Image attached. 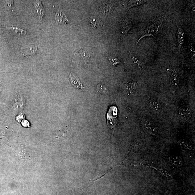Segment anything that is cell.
<instances>
[{
  "instance_id": "obj_1",
  "label": "cell",
  "mask_w": 195,
  "mask_h": 195,
  "mask_svg": "<svg viewBox=\"0 0 195 195\" xmlns=\"http://www.w3.org/2000/svg\"><path fill=\"white\" fill-rule=\"evenodd\" d=\"M164 22L163 18H159L149 26L147 27L143 35L139 38L137 44L144 37L147 36L155 37L158 35L162 30L164 27Z\"/></svg>"
},
{
  "instance_id": "obj_2",
  "label": "cell",
  "mask_w": 195,
  "mask_h": 195,
  "mask_svg": "<svg viewBox=\"0 0 195 195\" xmlns=\"http://www.w3.org/2000/svg\"><path fill=\"white\" fill-rule=\"evenodd\" d=\"M37 50V46L35 45H27L23 47L21 52L25 57H31L35 54Z\"/></svg>"
},
{
  "instance_id": "obj_3",
  "label": "cell",
  "mask_w": 195,
  "mask_h": 195,
  "mask_svg": "<svg viewBox=\"0 0 195 195\" xmlns=\"http://www.w3.org/2000/svg\"><path fill=\"white\" fill-rule=\"evenodd\" d=\"M180 82L179 74L177 71L174 70L170 78V85L172 90L176 91L179 86Z\"/></svg>"
},
{
  "instance_id": "obj_4",
  "label": "cell",
  "mask_w": 195,
  "mask_h": 195,
  "mask_svg": "<svg viewBox=\"0 0 195 195\" xmlns=\"http://www.w3.org/2000/svg\"><path fill=\"white\" fill-rule=\"evenodd\" d=\"M34 6L35 10L36 11L38 16L39 17L40 21L42 20V18L45 14V11L43 6H42L41 2L40 1H35L34 3Z\"/></svg>"
},
{
  "instance_id": "obj_5",
  "label": "cell",
  "mask_w": 195,
  "mask_h": 195,
  "mask_svg": "<svg viewBox=\"0 0 195 195\" xmlns=\"http://www.w3.org/2000/svg\"><path fill=\"white\" fill-rule=\"evenodd\" d=\"M17 154L19 158L21 159H29L31 154L29 150L25 147H20L17 150Z\"/></svg>"
},
{
  "instance_id": "obj_6",
  "label": "cell",
  "mask_w": 195,
  "mask_h": 195,
  "mask_svg": "<svg viewBox=\"0 0 195 195\" xmlns=\"http://www.w3.org/2000/svg\"><path fill=\"white\" fill-rule=\"evenodd\" d=\"M143 124L145 128L148 132L155 135H157L158 134L157 129L151 122L149 120L145 119L143 121Z\"/></svg>"
},
{
  "instance_id": "obj_7",
  "label": "cell",
  "mask_w": 195,
  "mask_h": 195,
  "mask_svg": "<svg viewBox=\"0 0 195 195\" xmlns=\"http://www.w3.org/2000/svg\"><path fill=\"white\" fill-rule=\"evenodd\" d=\"M132 21L128 18H126L123 22L121 27V32L122 34L127 35L128 31L133 26Z\"/></svg>"
},
{
  "instance_id": "obj_8",
  "label": "cell",
  "mask_w": 195,
  "mask_h": 195,
  "mask_svg": "<svg viewBox=\"0 0 195 195\" xmlns=\"http://www.w3.org/2000/svg\"><path fill=\"white\" fill-rule=\"evenodd\" d=\"M8 33L14 35H26L27 31L20 27H6Z\"/></svg>"
},
{
  "instance_id": "obj_9",
  "label": "cell",
  "mask_w": 195,
  "mask_h": 195,
  "mask_svg": "<svg viewBox=\"0 0 195 195\" xmlns=\"http://www.w3.org/2000/svg\"><path fill=\"white\" fill-rule=\"evenodd\" d=\"M177 39L178 48L180 52L185 41V33L183 29L181 27H179L177 30Z\"/></svg>"
},
{
  "instance_id": "obj_10",
  "label": "cell",
  "mask_w": 195,
  "mask_h": 195,
  "mask_svg": "<svg viewBox=\"0 0 195 195\" xmlns=\"http://www.w3.org/2000/svg\"><path fill=\"white\" fill-rule=\"evenodd\" d=\"M70 76L71 83L75 88L81 89H84L83 85L77 76H75L72 73V69H71V73Z\"/></svg>"
},
{
  "instance_id": "obj_11",
  "label": "cell",
  "mask_w": 195,
  "mask_h": 195,
  "mask_svg": "<svg viewBox=\"0 0 195 195\" xmlns=\"http://www.w3.org/2000/svg\"><path fill=\"white\" fill-rule=\"evenodd\" d=\"M179 114L181 118L187 120L190 117V110L187 107H182L180 108L179 110Z\"/></svg>"
},
{
  "instance_id": "obj_12",
  "label": "cell",
  "mask_w": 195,
  "mask_h": 195,
  "mask_svg": "<svg viewBox=\"0 0 195 195\" xmlns=\"http://www.w3.org/2000/svg\"><path fill=\"white\" fill-rule=\"evenodd\" d=\"M89 22L94 27H98L103 26V23L102 21L94 16H91L89 19Z\"/></svg>"
},
{
  "instance_id": "obj_13",
  "label": "cell",
  "mask_w": 195,
  "mask_h": 195,
  "mask_svg": "<svg viewBox=\"0 0 195 195\" xmlns=\"http://www.w3.org/2000/svg\"><path fill=\"white\" fill-rule=\"evenodd\" d=\"M56 22L58 23H66L68 22L67 18L64 13L61 10L59 9L56 14Z\"/></svg>"
},
{
  "instance_id": "obj_14",
  "label": "cell",
  "mask_w": 195,
  "mask_h": 195,
  "mask_svg": "<svg viewBox=\"0 0 195 195\" xmlns=\"http://www.w3.org/2000/svg\"><path fill=\"white\" fill-rule=\"evenodd\" d=\"M178 145L182 149L186 150H190L192 149V146L189 142L184 140H181L178 142Z\"/></svg>"
},
{
  "instance_id": "obj_15",
  "label": "cell",
  "mask_w": 195,
  "mask_h": 195,
  "mask_svg": "<svg viewBox=\"0 0 195 195\" xmlns=\"http://www.w3.org/2000/svg\"><path fill=\"white\" fill-rule=\"evenodd\" d=\"M169 162L176 166H180L182 164V161L181 158L177 156H170L169 158Z\"/></svg>"
},
{
  "instance_id": "obj_16",
  "label": "cell",
  "mask_w": 195,
  "mask_h": 195,
  "mask_svg": "<svg viewBox=\"0 0 195 195\" xmlns=\"http://www.w3.org/2000/svg\"><path fill=\"white\" fill-rule=\"evenodd\" d=\"M149 105L152 109L159 111L160 109V105L158 102L154 98L150 99L149 101Z\"/></svg>"
},
{
  "instance_id": "obj_17",
  "label": "cell",
  "mask_w": 195,
  "mask_h": 195,
  "mask_svg": "<svg viewBox=\"0 0 195 195\" xmlns=\"http://www.w3.org/2000/svg\"><path fill=\"white\" fill-rule=\"evenodd\" d=\"M97 89L98 92L103 95H107L109 93V90L106 86L102 84L98 85Z\"/></svg>"
},
{
  "instance_id": "obj_18",
  "label": "cell",
  "mask_w": 195,
  "mask_h": 195,
  "mask_svg": "<svg viewBox=\"0 0 195 195\" xmlns=\"http://www.w3.org/2000/svg\"><path fill=\"white\" fill-rule=\"evenodd\" d=\"M79 52L82 55V57H83L86 64H87L89 61L91 56H92L93 53L90 54H87L88 53H87V52L85 51H84L83 49H81L79 51Z\"/></svg>"
},
{
  "instance_id": "obj_19",
  "label": "cell",
  "mask_w": 195,
  "mask_h": 195,
  "mask_svg": "<svg viewBox=\"0 0 195 195\" xmlns=\"http://www.w3.org/2000/svg\"><path fill=\"white\" fill-rule=\"evenodd\" d=\"M129 58H130V60L133 63L137 65V66H138L139 67L142 68L143 66V63L138 60V59H137L136 57L130 53L129 54Z\"/></svg>"
},
{
  "instance_id": "obj_20",
  "label": "cell",
  "mask_w": 195,
  "mask_h": 195,
  "mask_svg": "<svg viewBox=\"0 0 195 195\" xmlns=\"http://www.w3.org/2000/svg\"><path fill=\"white\" fill-rule=\"evenodd\" d=\"M146 1H141V0H138V1H129L128 5V7L129 8L135 7L139 5H143L146 3Z\"/></svg>"
},
{
  "instance_id": "obj_21",
  "label": "cell",
  "mask_w": 195,
  "mask_h": 195,
  "mask_svg": "<svg viewBox=\"0 0 195 195\" xmlns=\"http://www.w3.org/2000/svg\"><path fill=\"white\" fill-rule=\"evenodd\" d=\"M194 44H190L188 46L189 52L190 56L191 57L192 60H195V52L194 50Z\"/></svg>"
},
{
  "instance_id": "obj_22",
  "label": "cell",
  "mask_w": 195,
  "mask_h": 195,
  "mask_svg": "<svg viewBox=\"0 0 195 195\" xmlns=\"http://www.w3.org/2000/svg\"><path fill=\"white\" fill-rule=\"evenodd\" d=\"M110 63L113 66H115L119 64L122 63V61L116 57L111 56L109 58Z\"/></svg>"
},
{
  "instance_id": "obj_23",
  "label": "cell",
  "mask_w": 195,
  "mask_h": 195,
  "mask_svg": "<svg viewBox=\"0 0 195 195\" xmlns=\"http://www.w3.org/2000/svg\"><path fill=\"white\" fill-rule=\"evenodd\" d=\"M13 2L11 1H4V4L6 7L7 8V9L9 10H11V6L13 4Z\"/></svg>"
},
{
  "instance_id": "obj_24",
  "label": "cell",
  "mask_w": 195,
  "mask_h": 195,
  "mask_svg": "<svg viewBox=\"0 0 195 195\" xmlns=\"http://www.w3.org/2000/svg\"><path fill=\"white\" fill-rule=\"evenodd\" d=\"M136 86V82H131L127 84V88L129 91H132L134 89Z\"/></svg>"
},
{
  "instance_id": "obj_25",
  "label": "cell",
  "mask_w": 195,
  "mask_h": 195,
  "mask_svg": "<svg viewBox=\"0 0 195 195\" xmlns=\"http://www.w3.org/2000/svg\"><path fill=\"white\" fill-rule=\"evenodd\" d=\"M22 124L23 126L24 127H29V123L28 121L24 120L22 122Z\"/></svg>"
}]
</instances>
